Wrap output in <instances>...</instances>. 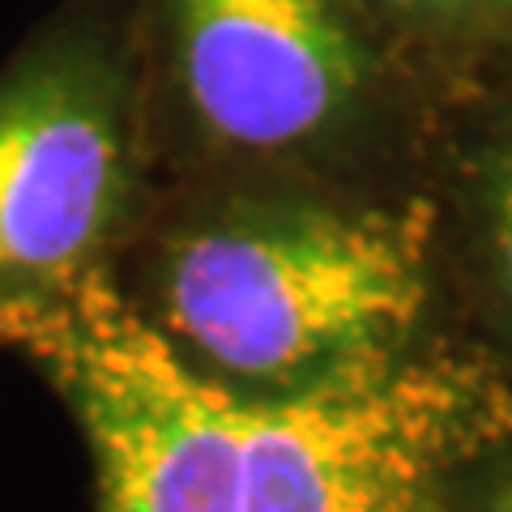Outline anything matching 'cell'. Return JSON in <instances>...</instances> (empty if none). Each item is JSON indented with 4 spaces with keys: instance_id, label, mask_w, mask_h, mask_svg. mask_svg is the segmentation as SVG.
I'll list each match as a JSON object with an SVG mask.
<instances>
[{
    "instance_id": "cell-4",
    "label": "cell",
    "mask_w": 512,
    "mask_h": 512,
    "mask_svg": "<svg viewBox=\"0 0 512 512\" xmlns=\"http://www.w3.org/2000/svg\"><path fill=\"white\" fill-rule=\"evenodd\" d=\"M154 197L133 0H60L0 60V350L116 278Z\"/></svg>"
},
{
    "instance_id": "cell-5",
    "label": "cell",
    "mask_w": 512,
    "mask_h": 512,
    "mask_svg": "<svg viewBox=\"0 0 512 512\" xmlns=\"http://www.w3.org/2000/svg\"><path fill=\"white\" fill-rule=\"evenodd\" d=\"M427 192L448 291H466L512 333V94L444 116Z\"/></svg>"
},
{
    "instance_id": "cell-1",
    "label": "cell",
    "mask_w": 512,
    "mask_h": 512,
    "mask_svg": "<svg viewBox=\"0 0 512 512\" xmlns=\"http://www.w3.org/2000/svg\"><path fill=\"white\" fill-rule=\"evenodd\" d=\"M86 444L94 512H448L512 436V372L440 338L303 402H239L90 286L13 338Z\"/></svg>"
},
{
    "instance_id": "cell-7",
    "label": "cell",
    "mask_w": 512,
    "mask_h": 512,
    "mask_svg": "<svg viewBox=\"0 0 512 512\" xmlns=\"http://www.w3.org/2000/svg\"><path fill=\"white\" fill-rule=\"evenodd\" d=\"M448 512H512V436L461 474Z\"/></svg>"
},
{
    "instance_id": "cell-2",
    "label": "cell",
    "mask_w": 512,
    "mask_h": 512,
    "mask_svg": "<svg viewBox=\"0 0 512 512\" xmlns=\"http://www.w3.org/2000/svg\"><path fill=\"white\" fill-rule=\"evenodd\" d=\"M111 291L175 367L265 406L329 393L453 338L427 188L158 184Z\"/></svg>"
},
{
    "instance_id": "cell-3",
    "label": "cell",
    "mask_w": 512,
    "mask_h": 512,
    "mask_svg": "<svg viewBox=\"0 0 512 512\" xmlns=\"http://www.w3.org/2000/svg\"><path fill=\"white\" fill-rule=\"evenodd\" d=\"M158 184L427 188L444 116L355 0H133Z\"/></svg>"
},
{
    "instance_id": "cell-6",
    "label": "cell",
    "mask_w": 512,
    "mask_h": 512,
    "mask_svg": "<svg viewBox=\"0 0 512 512\" xmlns=\"http://www.w3.org/2000/svg\"><path fill=\"white\" fill-rule=\"evenodd\" d=\"M440 116L512 94V0H355Z\"/></svg>"
}]
</instances>
